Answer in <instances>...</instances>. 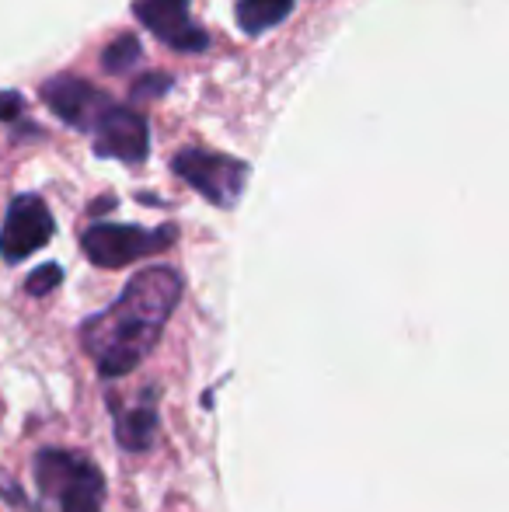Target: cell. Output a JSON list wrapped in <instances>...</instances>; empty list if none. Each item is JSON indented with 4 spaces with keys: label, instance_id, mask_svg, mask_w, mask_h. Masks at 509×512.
I'll return each instance as SVG.
<instances>
[{
    "label": "cell",
    "instance_id": "obj_2",
    "mask_svg": "<svg viewBox=\"0 0 509 512\" xmlns=\"http://www.w3.org/2000/svg\"><path fill=\"white\" fill-rule=\"evenodd\" d=\"M35 481L46 499L60 502V512H102L105 478L88 457L67 450H42L35 457Z\"/></svg>",
    "mask_w": 509,
    "mask_h": 512
},
{
    "label": "cell",
    "instance_id": "obj_11",
    "mask_svg": "<svg viewBox=\"0 0 509 512\" xmlns=\"http://www.w3.org/2000/svg\"><path fill=\"white\" fill-rule=\"evenodd\" d=\"M140 53L143 49H140V39H136V35H119V39L102 53V67L112 70V74H126V70L140 60Z\"/></svg>",
    "mask_w": 509,
    "mask_h": 512
},
{
    "label": "cell",
    "instance_id": "obj_8",
    "mask_svg": "<svg viewBox=\"0 0 509 512\" xmlns=\"http://www.w3.org/2000/svg\"><path fill=\"white\" fill-rule=\"evenodd\" d=\"M91 133H95V150L102 157H116V161L129 164L147 157V119L136 115L133 108L112 105Z\"/></svg>",
    "mask_w": 509,
    "mask_h": 512
},
{
    "label": "cell",
    "instance_id": "obj_9",
    "mask_svg": "<svg viewBox=\"0 0 509 512\" xmlns=\"http://www.w3.org/2000/svg\"><path fill=\"white\" fill-rule=\"evenodd\" d=\"M116 436L126 450H147L157 436V408H154V391L147 394V401H133L129 408H116Z\"/></svg>",
    "mask_w": 509,
    "mask_h": 512
},
{
    "label": "cell",
    "instance_id": "obj_1",
    "mask_svg": "<svg viewBox=\"0 0 509 512\" xmlns=\"http://www.w3.org/2000/svg\"><path fill=\"white\" fill-rule=\"evenodd\" d=\"M178 300H182V276L175 269L154 265L136 272L123 297L109 310L88 317L81 328V345L95 359L98 373L109 380L136 370L157 345Z\"/></svg>",
    "mask_w": 509,
    "mask_h": 512
},
{
    "label": "cell",
    "instance_id": "obj_12",
    "mask_svg": "<svg viewBox=\"0 0 509 512\" xmlns=\"http://www.w3.org/2000/svg\"><path fill=\"white\" fill-rule=\"evenodd\" d=\"M63 283V269L60 265H42V269H35L32 276L25 279V290L32 293V297H46V293H53L56 286Z\"/></svg>",
    "mask_w": 509,
    "mask_h": 512
},
{
    "label": "cell",
    "instance_id": "obj_7",
    "mask_svg": "<svg viewBox=\"0 0 509 512\" xmlns=\"http://www.w3.org/2000/svg\"><path fill=\"white\" fill-rule=\"evenodd\" d=\"M133 14L157 39L182 49V53H199V49L210 46L203 28L192 25L189 0H133Z\"/></svg>",
    "mask_w": 509,
    "mask_h": 512
},
{
    "label": "cell",
    "instance_id": "obj_3",
    "mask_svg": "<svg viewBox=\"0 0 509 512\" xmlns=\"http://www.w3.org/2000/svg\"><path fill=\"white\" fill-rule=\"evenodd\" d=\"M175 237V227L147 230L129 227V223H95V227H88L81 234V248L98 269H123V265H133L136 258H147L171 248Z\"/></svg>",
    "mask_w": 509,
    "mask_h": 512
},
{
    "label": "cell",
    "instance_id": "obj_13",
    "mask_svg": "<svg viewBox=\"0 0 509 512\" xmlns=\"http://www.w3.org/2000/svg\"><path fill=\"white\" fill-rule=\"evenodd\" d=\"M21 95L18 91H4V95H0V119H18L21 115Z\"/></svg>",
    "mask_w": 509,
    "mask_h": 512
},
{
    "label": "cell",
    "instance_id": "obj_4",
    "mask_svg": "<svg viewBox=\"0 0 509 512\" xmlns=\"http://www.w3.org/2000/svg\"><path fill=\"white\" fill-rule=\"evenodd\" d=\"M175 171L182 182H189L199 196H206L213 206H234L248 185V164L227 154L210 150H182L175 157Z\"/></svg>",
    "mask_w": 509,
    "mask_h": 512
},
{
    "label": "cell",
    "instance_id": "obj_5",
    "mask_svg": "<svg viewBox=\"0 0 509 512\" xmlns=\"http://www.w3.org/2000/svg\"><path fill=\"white\" fill-rule=\"evenodd\" d=\"M53 230H56L53 213H49L39 196H18L11 209H7L4 230H0V255L11 265L21 262L32 251L46 248Z\"/></svg>",
    "mask_w": 509,
    "mask_h": 512
},
{
    "label": "cell",
    "instance_id": "obj_10",
    "mask_svg": "<svg viewBox=\"0 0 509 512\" xmlns=\"http://www.w3.org/2000/svg\"><path fill=\"white\" fill-rule=\"evenodd\" d=\"M293 11V0H238V25L248 35H262Z\"/></svg>",
    "mask_w": 509,
    "mask_h": 512
},
{
    "label": "cell",
    "instance_id": "obj_6",
    "mask_svg": "<svg viewBox=\"0 0 509 512\" xmlns=\"http://www.w3.org/2000/svg\"><path fill=\"white\" fill-rule=\"evenodd\" d=\"M42 98L74 129H95L105 119V112L116 105L105 91H98L88 81H77V77H53V81H46L42 84Z\"/></svg>",
    "mask_w": 509,
    "mask_h": 512
}]
</instances>
